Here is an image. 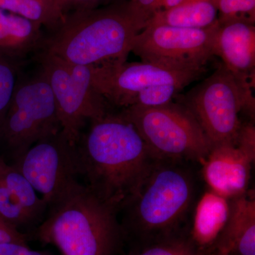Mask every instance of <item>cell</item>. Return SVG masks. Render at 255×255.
Segmentation results:
<instances>
[{
    "instance_id": "19",
    "label": "cell",
    "mask_w": 255,
    "mask_h": 255,
    "mask_svg": "<svg viewBox=\"0 0 255 255\" xmlns=\"http://www.w3.org/2000/svg\"><path fill=\"white\" fill-rule=\"evenodd\" d=\"M0 9L55 29L63 21L55 0H0Z\"/></svg>"
},
{
    "instance_id": "21",
    "label": "cell",
    "mask_w": 255,
    "mask_h": 255,
    "mask_svg": "<svg viewBox=\"0 0 255 255\" xmlns=\"http://www.w3.org/2000/svg\"><path fill=\"white\" fill-rule=\"evenodd\" d=\"M0 218L5 222L17 228L33 221L21 203L7 189L4 184L0 182Z\"/></svg>"
},
{
    "instance_id": "5",
    "label": "cell",
    "mask_w": 255,
    "mask_h": 255,
    "mask_svg": "<svg viewBox=\"0 0 255 255\" xmlns=\"http://www.w3.org/2000/svg\"><path fill=\"white\" fill-rule=\"evenodd\" d=\"M122 113L157 157L202 164L212 145L197 120L183 102L155 107L131 106Z\"/></svg>"
},
{
    "instance_id": "4",
    "label": "cell",
    "mask_w": 255,
    "mask_h": 255,
    "mask_svg": "<svg viewBox=\"0 0 255 255\" xmlns=\"http://www.w3.org/2000/svg\"><path fill=\"white\" fill-rule=\"evenodd\" d=\"M48 207L37 235L62 255H117L120 251L125 239L118 209L85 184L74 182Z\"/></svg>"
},
{
    "instance_id": "7",
    "label": "cell",
    "mask_w": 255,
    "mask_h": 255,
    "mask_svg": "<svg viewBox=\"0 0 255 255\" xmlns=\"http://www.w3.org/2000/svg\"><path fill=\"white\" fill-rule=\"evenodd\" d=\"M39 60L54 97L61 130L77 145L87 121L110 113V105L95 90L90 67L66 63L41 52Z\"/></svg>"
},
{
    "instance_id": "8",
    "label": "cell",
    "mask_w": 255,
    "mask_h": 255,
    "mask_svg": "<svg viewBox=\"0 0 255 255\" xmlns=\"http://www.w3.org/2000/svg\"><path fill=\"white\" fill-rule=\"evenodd\" d=\"M217 22L205 28L147 26L134 39L131 52L142 63L179 70H206L214 55Z\"/></svg>"
},
{
    "instance_id": "22",
    "label": "cell",
    "mask_w": 255,
    "mask_h": 255,
    "mask_svg": "<svg viewBox=\"0 0 255 255\" xmlns=\"http://www.w3.org/2000/svg\"><path fill=\"white\" fill-rule=\"evenodd\" d=\"M184 87H186L181 85H155L148 87L134 97L130 107H155L167 105L172 102L174 97Z\"/></svg>"
},
{
    "instance_id": "9",
    "label": "cell",
    "mask_w": 255,
    "mask_h": 255,
    "mask_svg": "<svg viewBox=\"0 0 255 255\" xmlns=\"http://www.w3.org/2000/svg\"><path fill=\"white\" fill-rule=\"evenodd\" d=\"M183 103L197 120L212 147L236 145L242 125L239 114H246V102L234 76L223 64L193 89Z\"/></svg>"
},
{
    "instance_id": "26",
    "label": "cell",
    "mask_w": 255,
    "mask_h": 255,
    "mask_svg": "<svg viewBox=\"0 0 255 255\" xmlns=\"http://www.w3.org/2000/svg\"><path fill=\"white\" fill-rule=\"evenodd\" d=\"M6 243H18L27 245L26 236L20 233L17 228L11 226L0 218V244Z\"/></svg>"
},
{
    "instance_id": "17",
    "label": "cell",
    "mask_w": 255,
    "mask_h": 255,
    "mask_svg": "<svg viewBox=\"0 0 255 255\" xmlns=\"http://www.w3.org/2000/svg\"><path fill=\"white\" fill-rule=\"evenodd\" d=\"M219 17L216 0H183L171 9L156 13L149 23L177 27L205 28L217 22Z\"/></svg>"
},
{
    "instance_id": "16",
    "label": "cell",
    "mask_w": 255,
    "mask_h": 255,
    "mask_svg": "<svg viewBox=\"0 0 255 255\" xmlns=\"http://www.w3.org/2000/svg\"><path fill=\"white\" fill-rule=\"evenodd\" d=\"M42 25L0 9V55L19 62L41 49L44 36Z\"/></svg>"
},
{
    "instance_id": "2",
    "label": "cell",
    "mask_w": 255,
    "mask_h": 255,
    "mask_svg": "<svg viewBox=\"0 0 255 255\" xmlns=\"http://www.w3.org/2000/svg\"><path fill=\"white\" fill-rule=\"evenodd\" d=\"M150 18L130 0L73 11L65 15L50 36L44 37L41 52L82 66L124 63L135 37Z\"/></svg>"
},
{
    "instance_id": "23",
    "label": "cell",
    "mask_w": 255,
    "mask_h": 255,
    "mask_svg": "<svg viewBox=\"0 0 255 255\" xmlns=\"http://www.w3.org/2000/svg\"><path fill=\"white\" fill-rule=\"evenodd\" d=\"M18 63L0 55V120L7 109L17 83Z\"/></svg>"
},
{
    "instance_id": "14",
    "label": "cell",
    "mask_w": 255,
    "mask_h": 255,
    "mask_svg": "<svg viewBox=\"0 0 255 255\" xmlns=\"http://www.w3.org/2000/svg\"><path fill=\"white\" fill-rule=\"evenodd\" d=\"M255 255V197L254 191L230 199L227 222L206 255Z\"/></svg>"
},
{
    "instance_id": "28",
    "label": "cell",
    "mask_w": 255,
    "mask_h": 255,
    "mask_svg": "<svg viewBox=\"0 0 255 255\" xmlns=\"http://www.w3.org/2000/svg\"><path fill=\"white\" fill-rule=\"evenodd\" d=\"M208 255H226V254H220V253H211V254Z\"/></svg>"
},
{
    "instance_id": "10",
    "label": "cell",
    "mask_w": 255,
    "mask_h": 255,
    "mask_svg": "<svg viewBox=\"0 0 255 255\" xmlns=\"http://www.w3.org/2000/svg\"><path fill=\"white\" fill-rule=\"evenodd\" d=\"M11 164L41 194L48 206L80 177L77 146L62 130L37 142Z\"/></svg>"
},
{
    "instance_id": "13",
    "label": "cell",
    "mask_w": 255,
    "mask_h": 255,
    "mask_svg": "<svg viewBox=\"0 0 255 255\" xmlns=\"http://www.w3.org/2000/svg\"><path fill=\"white\" fill-rule=\"evenodd\" d=\"M255 159L236 145L212 147L202 164V175L210 190L228 199L248 191Z\"/></svg>"
},
{
    "instance_id": "1",
    "label": "cell",
    "mask_w": 255,
    "mask_h": 255,
    "mask_svg": "<svg viewBox=\"0 0 255 255\" xmlns=\"http://www.w3.org/2000/svg\"><path fill=\"white\" fill-rule=\"evenodd\" d=\"M90 122L76 145L80 177L119 212L159 157L122 112H110Z\"/></svg>"
},
{
    "instance_id": "18",
    "label": "cell",
    "mask_w": 255,
    "mask_h": 255,
    "mask_svg": "<svg viewBox=\"0 0 255 255\" xmlns=\"http://www.w3.org/2000/svg\"><path fill=\"white\" fill-rule=\"evenodd\" d=\"M0 182L17 198L33 221L41 217L48 207L28 179L2 156H0Z\"/></svg>"
},
{
    "instance_id": "27",
    "label": "cell",
    "mask_w": 255,
    "mask_h": 255,
    "mask_svg": "<svg viewBox=\"0 0 255 255\" xmlns=\"http://www.w3.org/2000/svg\"><path fill=\"white\" fill-rule=\"evenodd\" d=\"M0 255H49L48 253L33 251L27 245L18 243L0 244Z\"/></svg>"
},
{
    "instance_id": "6",
    "label": "cell",
    "mask_w": 255,
    "mask_h": 255,
    "mask_svg": "<svg viewBox=\"0 0 255 255\" xmlns=\"http://www.w3.org/2000/svg\"><path fill=\"white\" fill-rule=\"evenodd\" d=\"M60 130L54 97L43 70L18 81L0 120V145L10 157L16 159L37 142Z\"/></svg>"
},
{
    "instance_id": "12",
    "label": "cell",
    "mask_w": 255,
    "mask_h": 255,
    "mask_svg": "<svg viewBox=\"0 0 255 255\" xmlns=\"http://www.w3.org/2000/svg\"><path fill=\"white\" fill-rule=\"evenodd\" d=\"M219 56L247 98H253L255 85V23L244 19L218 20L214 45Z\"/></svg>"
},
{
    "instance_id": "11",
    "label": "cell",
    "mask_w": 255,
    "mask_h": 255,
    "mask_svg": "<svg viewBox=\"0 0 255 255\" xmlns=\"http://www.w3.org/2000/svg\"><path fill=\"white\" fill-rule=\"evenodd\" d=\"M92 85L109 105L130 107L138 92L155 85H181L187 87L206 70L179 71L147 63L108 64L90 67Z\"/></svg>"
},
{
    "instance_id": "3",
    "label": "cell",
    "mask_w": 255,
    "mask_h": 255,
    "mask_svg": "<svg viewBox=\"0 0 255 255\" xmlns=\"http://www.w3.org/2000/svg\"><path fill=\"white\" fill-rule=\"evenodd\" d=\"M191 162L157 158L119 210L124 239L139 250L183 233L181 227L195 204L197 177Z\"/></svg>"
},
{
    "instance_id": "24",
    "label": "cell",
    "mask_w": 255,
    "mask_h": 255,
    "mask_svg": "<svg viewBox=\"0 0 255 255\" xmlns=\"http://www.w3.org/2000/svg\"><path fill=\"white\" fill-rule=\"evenodd\" d=\"M219 21L244 19L255 23V0H216Z\"/></svg>"
},
{
    "instance_id": "20",
    "label": "cell",
    "mask_w": 255,
    "mask_h": 255,
    "mask_svg": "<svg viewBox=\"0 0 255 255\" xmlns=\"http://www.w3.org/2000/svg\"><path fill=\"white\" fill-rule=\"evenodd\" d=\"M134 255H201L190 235L183 232L139 250Z\"/></svg>"
},
{
    "instance_id": "15",
    "label": "cell",
    "mask_w": 255,
    "mask_h": 255,
    "mask_svg": "<svg viewBox=\"0 0 255 255\" xmlns=\"http://www.w3.org/2000/svg\"><path fill=\"white\" fill-rule=\"evenodd\" d=\"M229 212L230 199L210 189L196 201L189 235L201 255L207 254L214 246L227 222Z\"/></svg>"
},
{
    "instance_id": "25",
    "label": "cell",
    "mask_w": 255,
    "mask_h": 255,
    "mask_svg": "<svg viewBox=\"0 0 255 255\" xmlns=\"http://www.w3.org/2000/svg\"><path fill=\"white\" fill-rule=\"evenodd\" d=\"M111 0H55L64 15L75 11L97 9Z\"/></svg>"
}]
</instances>
